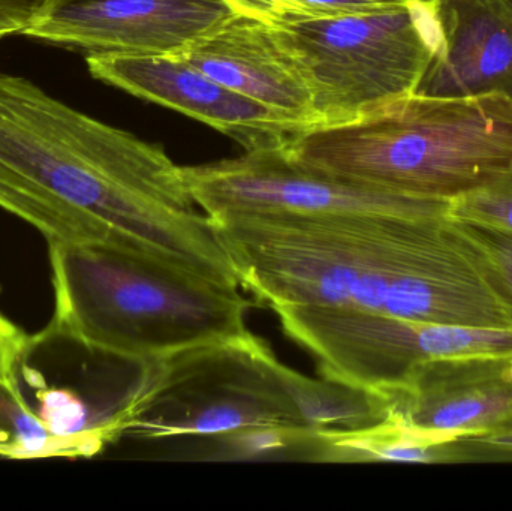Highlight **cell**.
Returning a JSON list of instances; mask_svg holds the SVG:
<instances>
[{
    "label": "cell",
    "instance_id": "cell-20",
    "mask_svg": "<svg viewBox=\"0 0 512 511\" xmlns=\"http://www.w3.org/2000/svg\"><path fill=\"white\" fill-rule=\"evenodd\" d=\"M50 0H0V24L21 35Z\"/></svg>",
    "mask_w": 512,
    "mask_h": 511
},
{
    "label": "cell",
    "instance_id": "cell-7",
    "mask_svg": "<svg viewBox=\"0 0 512 511\" xmlns=\"http://www.w3.org/2000/svg\"><path fill=\"white\" fill-rule=\"evenodd\" d=\"M273 311L286 336L318 360L322 377L384 395L427 360L512 356V329L418 323L340 306Z\"/></svg>",
    "mask_w": 512,
    "mask_h": 511
},
{
    "label": "cell",
    "instance_id": "cell-4",
    "mask_svg": "<svg viewBox=\"0 0 512 511\" xmlns=\"http://www.w3.org/2000/svg\"><path fill=\"white\" fill-rule=\"evenodd\" d=\"M297 164L408 197L453 201L512 165V96L412 93L360 119L286 135Z\"/></svg>",
    "mask_w": 512,
    "mask_h": 511
},
{
    "label": "cell",
    "instance_id": "cell-2",
    "mask_svg": "<svg viewBox=\"0 0 512 511\" xmlns=\"http://www.w3.org/2000/svg\"><path fill=\"white\" fill-rule=\"evenodd\" d=\"M240 287L271 309L340 306L512 329V299L450 218L246 213L210 218Z\"/></svg>",
    "mask_w": 512,
    "mask_h": 511
},
{
    "label": "cell",
    "instance_id": "cell-1",
    "mask_svg": "<svg viewBox=\"0 0 512 511\" xmlns=\"http://www.w3.org/2000/svg\"><path fill=\"white\" fill-rule=\"evenodd\" d=\"M0 209L48 245L138 249L240 287L233 263L162 147L0 72Z\"/></svg>",
    "mask_w": 512,
    "mask_h": 511
},
{
    "label": "cell",
    "instance_id": "cell-5",
    "mask_svg": "<svg viewBox=\"0 0 512 511\" xmlns=\"http://www.w3.org/2000/svg\"><path fill=\"white\" fill-rule=\"evenodd\" d=\"M279 365L267 342L251 332L141 363L120 404L122 435L218 440L251 429L310 431L286 393Z\"/></svg>",
    "mask_w": 512,
    "mask_h": 511
},
{
    "label": "cell",
    "instance_id": "cell-10",
    "mask_svg": "<svg viewBox=\"0 0 512 511\" xmlns=\"http://www.w3.org/2000/svg\"><path fill=\"white\" fill-rule=\"evenodd\" d=\"M385 395L400 422L453 443L511 431L512 356L427 360Z\"/></svg>",
    "mask_w": 512,
    "mask_h": 511
},
{
    "label": "cell",
    "instance_id": "cell-9",
    "mask_svg": "<svg viewBox=\"0 0 512 511\" xmlns=\"http://www.w3.org/2000/svg\"><path fill=\"white\" fill-rule=\"evenodd\" d=\"M233 15L222 0H50L21 35L87 54H176Z\"/></svg>",
    "mask_w": 512,
    "mask_h": 511
},
{
    "label": "cell",
    "instance_id": "cell-23",
    "mask_svg": "<svg viewBox=\"0 0 512 511\" xmlns=\"http://www.w3.org/2000/svg\"><path fill=\"white\" fill-rule=\"evenodd\" d=\"M12 35H15V33L12 32L11 29H8V27L2 26V24H0V41Z\"/></svg>",
    "mask_w": 512,
    "mask_h": 511
},
{
    "label": "cell",
    "instance_id": "cell-22",
    "mask_svg": "<svg viewBox=\"0 0 512 511\" xmlns=\"http://www.w3.org/2000/svg\"><path fill=\"white\" fill-rule=\"evenodd\" d=\"M370 8H385V6L397 5V3L406 2V0H361Z\"/></svg>",
    "mask_w": 512,
    "mask_h": 511
},
{
    "label": "cell",
    "instance_id": "cell-17",
    "mask_svg": "<svg viewBox=\"0 0 512 511\" xmlns=\"http://www.w3.org/2000/svg\"><path fill=\"white\" fill-rule=\"evenodd\" d=\"M32 339L0 312V395L18 390V371Z\"/></svg>",
    "mask_w": 512,
    "mask_h": 511
},
{
    "label": "cell",
    "instance_id": "cell-11",
    "mask_svg": "<svg viewBox=\"0 0 512 511\" xmlns=\"http://www.w3.org/2000/svg\"><path fill=\"white\" fill-rule=\"evenodd\" d=\"M86 62L98 80L206 123L245 150L292 134L267 108L222 86L179 54H87Z\"/></svg>",
    "mask_w": 512,
    "mask_h": 511
},
{
    "label": "cell",
    "instance_id": "cell-3",
    "mask_svg": "<svg viewBox=\"0 0 512 511\" xmlns=\"http://www.w3.org/2000/svg\"><path fill=\"white\" fill-rule=\"evenodd\" d=\"M54 312L42 335L141 363L248 333L240 287L116 245H48Z\"/></svg>",
    "mask_w": 512,
    "mask_h": 511
},
{
    "label": "cell",
    "instance_id": "cell-19",
    "mask_svg": "<svg viewBox=\"0 0 512 511\" xmlns=\"http://www.w3.org/2000/svg\"><path fill=\"white\" fill-rule=\"evenodd\" d=\"M465 461L474 459H504L512 461V429L499 434L465 438L459 441Z\"/></svg>",
    "mask_w": 512,
    "mask_h": 511
},
{
    "label": "cell",
    "instance_id": "cell-21",
    "mask_svg": "<svg viewBox=\"0 0 512 511\" xmlns=\"http://www.w3.org/2000/svg\"><path fill=\"white\" fill-rule=\"evenodd\" d=\"M234 14L248 15L265 23H273L285 17L283 0H222Z\"/></svg>",
    "mask_w": 512,
    "mask_h": 511
},
{
    "label": "cell",
    "instance_id": "cell-16",
    "mask_svg": "<svg viewBox=\"0 0 512 511\" xmlns=\"http://www.w3.org/2000/svg\"><path fill=\"white\" fill-rule=\"evenodd\" d=\"M451 221L466 239L483 252L512 299V233L454 219Z\"/></svg>",
    "mask_w": 512,
    "mask_h": 511
},
{
    "label": "cell",
    "instance_id": "cell-14",
    "mask_svg": "<svg viewBox=\"0 0 512 511\" xmlns=\"http://www.w3.org/2000/svg\"><path fill=\"white\" fill-rule=\"evenodd\" d=\"M280 380L304 425L313 432L360 429L390 416V399L342 381L313 380L280 363Z\"/></svg>",
    "mask_w": 512,
    "mask_h": 511
},
{
    "label": "cell",
    "instance_id": "cell-12",
    "mask_svg": "<svg viewBox=\"0 0 512 511\" xmlns=\"http://www.w3.org/2000/svg\"><path fill=\"white\" fill-rule=\"evenodd\" d=\"M176 54L267 108L292 134L321 125L306 77L265 21L234 14Z\"/></svg>",
    "mask_w": 512,
    "mask_h": 511
},
{
    "label": "cell",
    "instance_id": "cell-15",
    "mask_svg": "<svg viewBox=\"0 0 512 511\" xmlns=\"http://www.w3.org/2000/svg\"><path fill=\"white\" fill-rule=\"evenodd\" d=\"M448 218L512 233V165L495 182L451 201Z\"/></svg>",
    "mask_w": 512,
    "mask_h": 511
},
{
    "label": "cell",
    "instance_id": "cell-8",
    "mask_svg": "<svg viewBox=\"0 0 512 511\" xmlns=\"http://www.w3.org/2000/svg\"><path fill=\"white\" fill-rule=\"evenodd\" d=\"M195 204L209 218L246 213L447 218L451 201L408 197L310 170L279 143L237 158L183 167Z\"/></svg>",
    "mask_w": 512,
    "mask_h": 511
},
{
    "label": "cell",
    "instance_id": "cell-18",
    "mask_svg": "<svg viewBox=\"0 0 512 511\" xmlns=\"http://www.w3.org/2000/svg\"><path fill=\"white\" fill-rule=\"evenodd\" d=\"M285 17H324V15L349 14V12L370 11L361 0H283ZM280 18V20H283Z\"/></svg>",
    "mask_w": 512,
    "mask_h": 511
},
{
    "label": "cell",
    "instance_id": "cell-6",
    "mask_svg": "<svg viewBox=\"0 0 512 511\" xmlns=\"http://www.w3.org/2000/svg\"><path fill=\"white\" fill-rule=\"evenodd\" d=\"M268 24L312 89L319 126L352 122L417 93L439 48L433 0Z\"/></svg>",
    "mask_w": 512,
    "mask_h": 511
},
{
    "label": "cell",
    "instance_id": "cell-13",
    "mask_svg": "<svg viewBox=\"0 0 512 511\" xmlns=\"http://www.w3.org/2000/svg\"><path fill=\"white\" fill-rule=\"evenodd\" d=\"M439 48L417 93L512 96V0H433Z\"/></svg>",
    "mask_w": 512,
    "mask_h": 511
}]
</instances>
